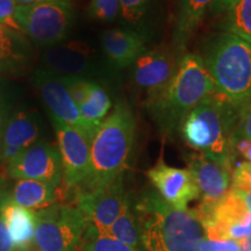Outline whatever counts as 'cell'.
I'll use <instances>...</instances> for the list:
<instances>
[{"mask_svg": "<svg viewBox=\"0 0 251 251\" xmlns=\"http://www.w3.org/2000/svg\"><path fill=\"white\" fill-rule=\"evenodd\" d=\"M120 12V0H91L87 6V15L98 21L114 20Z\"/></svg>", "mask_w": 251, "mask_h": 251, "instance_id": "cell-28", "label": "cell"}, {"mask_svg": "<svg viewBox=\"0 0 251 251\" xmlns=\"http://www.w3.org/2000/svg\"><path fill=\"white\" fill-rule=\"evenodd\" d=\"M43 69L58 76L85 77L96 67L94 54L84 41H69L49 47L43 52Z\"/></svg>", "mask_w": 251, "mask_h": 251, "instance_id": "cell-16", "label": "cell"}, {"mask_svg": "<svg viewBox=\"0 0 251 251\" xmlns=\"http://www.w3.org/2000/svg\"><path fill=\"white\" fill-rule=\"evenodd\" d=\"M50 120L56 133L62 159L63 185L69 193H72L89 174L92 139L55 117H50Z\"/></svg>", "mask_w": 251, "mask_h": 251, "instance_id": "cell-9", "label": "cell"}, {"mask_svg": "<svg viewBox=\"0 0 251 251\" xmlns=\"http://www.w3.org/2000/svg\"><path fill=\"white\" fill-rule=\"evenodd\" d=\"M146 175L156 192L169 205L179 211H187L188 203L200 199L199 188L191 171L168 165L163 156H159L155 165Z\"/></svg>", "mask_w": 251, "mask_h": 251, "instance_id": "cell-13", "label": "cell"}, {"mask_svg": "<svg viewBox=\"0 0 251 251\" xmlns=\"http://www.w3.org/2000/svg\"><path fill=\"white\" fill-rule=\"evenodd\" d=\"M19 5H31V4H40V2L47 1H55V0H15Z\"/></svg>", "mask_w": 251, "mask_h": 251, "instance_id": "cell-40", "label": "cell"}, {"mask_svg": "<svg viewBox=\"0 0 251 251\" xmlns=\"http://www.w3.org/2000/svg\"><path fill=\"white\" fill-rule=\"evenodd\" d=\"M75 8L71 0H55L31 5H19L17 21L23 33L40 47L64 42L74 26Z\"/></svg>", "mask_w": 251, "mask_h": 251, "instance_id": "cell-6", "label": "cell"}, {"mask_svg": "<svg viewBox=\"0 0 251 251\" xmlns=\"http://www.w3.org/2000/svg\"><path fill=\"white\" fill-rule=\"evenodd\" d=\"M234 135L251 140V96L238 106L237 125Z\"/></svg>", "mask_w": 251, "mask_h": 251, "instance_id": "cell-30", "label": "cell"}, {"mask_svg": "<svg viewBox=\"0 0 251 251\" xmlns=\"http://www.w3.org/2000/svg\"><path fill=\"white\" fill-rule=\"evenodd\" d=\"M178 63L174 56L162 49H147L133 64L134 83L147 92V98L151 97L171 80L177 71Z\"/></svg>", "mask_w": 251, "mask_h": 251, "instance_id": "cell-17", "label": "cell"}, {"mask_svg": "<svg viewBox=\"0 0 251 251\" xmlns=\"http://www.w3.org/2000/svg\"><path fill=\"white\" fill-rule=\"evenodd\" d=\"M134 207L143 251H200L205 230L188 209L175 208L153 190L144 191Z\"/></svg>", "mask_w": 251, "mask_h": 251, "instance_id": "cell-3", "label": "cell"}, {"mask_svg": "<svg viewBox=\"0 0 251 251\" xmlns=\"http://www.w3.org/2000/svg\"><path fill=\"white\" fill-rule=\"evenodd\" d=\"M9 179H31L58 187L63 183V165L57 146L40 141L5 165Z\"/></svg>", "mask_w": 251, "mask_h": 251, "instance_id": "cell-11", "label": "cell"}, {"mask_svg": "<svg viewBox=\"0 0 251 251\" xmlns=\"http://www.w3.org/2000/svg\"><path fill=\"white\" fill-rule=\"evenodd\" d=\"M18 6L15 0H0V25L23 33L17 21Z\"/></svg>", "mask_w": 251, "mask_h": 251, "instance_id": "cell-32", "label": "cell"}, {"mask_svg": "<svg viewBox=\"0 0 251 251\" xmlns=\"http://www.w3.org/2000/svg\"><path fill=\"white\" fill-rule=\"evenodd\" d=\"M214 0H179L172 36V45L177 55L184 51L193 34L201 24L203 17L209 12Z\"/></svg>", "mask_w": 251, "mask_h": 251, "instance_id": "cell-20", "label": "cell"}, {"mask_svg": "<svg viewBox=\"0 0 251 251\" xmlns=\"http://www.w3.org/2000/svg\"><path fill=\"white\" fill-rule=\"evenodd\" d=\"M187 169L192 174L200 192V203L188 211L203 228L216 205L230 191L233 171L201 152L187 157Z\"/></svg>", "mask_w": 251, "mask_h": 251, "instance_id": "cell-8", "label": "cell"}, {"mask_svg": "<svg viewBox=\"0 0 251 251\" xmlns=\"http://www.w3.org/2000/svg\"><path fill=\"white\" fill-rule=\"evenodd\" d=\"M200 251H238V243L234 240H209L203 238Z\"/></svg>", "mask_w": 251, "mask_h": 251, "instance_id": "cell-33", "label": "cell"}, {"mask_svg": "<svg viewBox=\"0 0 251 251\" xmlns=\"http://www.w3.org/2000/svg\"><path fill=\"white\" fill-rule=\"evenodd\" d=\"M213 93L214 83L201 56L185 54L164 89L147 98L146 107L159 131L172 136L188 113Z\"/></svg>", "mask_w": 251, "mask_h": 251, "instance_id": "cell-2", "label": "cell"}, {"mask_svg": "<svg viewBox=\"0 0 251 251\" xmlns=\"http://www.w3.org/2000/svg\"><path fill=\"white\" fill-rule=\"evenodd\" d=\"M233 151L237 152L246 159V162L251 163V140L242 136L233 137Z\"/></svg>", "mask_w": 251, "mask_h": 251, "instance_id": "cell-35", "label": "cell"}, {"mask_svg": "<svg viewBox=\"0 0 251 251\" xmlns=\"http://www.w3.org/2000/svg\"><path fill=\"white\" fill-rule=\"evenodd\" d=\"M18 99L17 89L4 76H0V143L12 112L14 111Z\"/></svg>", "mask_w": 251, "mask_h": 251, "instance_id": "cell-27", "label": "cell"}, {"mask_svg": "<svg viewBox=\"0 0 251 251\" xmlns=\"http://www.w3.org/2000/svg\"><path fill=\"white\" fill-rule=\"evenodd\" d=\"M237 114L238 106L213 93L188 113L179 131L191 148L233 171V137Z\"/></svg>", "mask_w": 251, "mask_h": 251, "instance_id": "cell-4", "label": "cell"}, {"mask_svg": "<svg viewBox=\"0 0 251 251\" xmlns=\"http://www.w3.org/2000/svg\"><path fill=\"white\" fill-rule=\"evenodd\" d=\"M203 230L209 240L238 241L251 235V212L233 188L216 205Z\"/></svg>", "mask_w": 251, "mask_h": 251, "instance_id": "cell-14", "label": "cell"}, {"mask_svg": "<svg viewBox=\"0 0 251 251\" xmlns=\"http://www.w3.org/2000/svg\"><path fill=\"white\" fill-rule=\"evenodd\" d=\"M12 184L9 178L0 177V213L9 205V197H11Z\"/></svg>", "mask_w": 251, "mask_h": 251, "instance_id": "cell-36", "label": "cell"}, {"mask_svg": "<svg viewBox=\"0 0 251 251\" xmlns=\"http://www.w3.org/2000/svg\"><path fill=\"white\" fill-rule=\"evenodd\" d=\"M215 86V93L240 106L251 96V46L227 31L216 35L202 58Z\"/></svg>", "mask_w": 251, "mask_h": 251, "instance_id": "cell-5", "label": "cell"}, {"mask_svg": "<svg viewBox=\"0 0 251 251\" xmlns=\"http://www.w3.org/2000/svg\"><path fill=\"white\" fill-rule=\"evenodd\" d=\"M112 102L109 96L99 84L91 80L86 100L79 106L81 117L94 127H99L107 118Z\"/></svg>", "mask_w": 251, "mask_h": 251, "instance_id": "cell-24", "label": "cell"}, {"mask_svg": "<svg viewBox=\"0 0 251 251\" xmlns=\"http://www.w3.org/2000/svg\"><path fill=\"white\" fill-rule=\"evenodd\" d=\"M146 36L136 30L114 28L102 34L101 46L108 62L115 69L133 65L147 50Z\"/></svg>", "mask_w": 251, "mask_h": 251, "instance_id": "cell-18", "label": "cell"}, {"mask_svg": "<svg viewBox=\"0 0 251 251\" xmlns=\"http://www.w3.org/2000/svg\"><path fill=\"white\" fill-rule=\"evenodd\" d=\"M87 222L76 205L55 202L35 211L37 251H77Z\"/></svg>", "mask_w": 251, "mask_h": 251, "instance_id": "cell-7", "label": "cell"}, {"mask_svg": "<svg viewBox=\"0 0 251 251\" xmlns=\"http://www.w3.org/2000/svg\"><path fill=\"white\" fill-rule=\"evenodd\" d=\"M233 190L235 191V193H236L237 196L240 197L241 199H242V201L244 202V205H246L247 208L251 212V191L235 190V188H233Z\"/></svg>", "mask_w": 251, "mask_h": 251, "instance_id": "cell-38", "label": "cell"}, {"mask_svg": "<svg viewBox=\"0 0 251 251\" xmlns=\"http://www.w3.org/2000/svg\"><path fill=\"white\" fill-rule=\"evenodd\" d=\"M238 0H214L209 9V13L214 15H221L227 13Z\"/></svg>", "mask_w": 251, "mask_h": 251, "instance_id": "cell-37", "label": "cell"}, {"mask_svg": "<svg viewBox=\"0 0 251 251\" xmlns=\"http://www.w3.org/2000/svg\"><path fill=\"white\" fill-rule=\"evenodd\" d=\"M135 137L136 119L134 113L127 103L118 102L94 134L89 174L79 187L71 193L72 199L124 177L133 152Z\"/></svg>", "mask_w": 251, "mask_h": 251, "instance_id": "cell-1", "label": "cell"}, {"mask_svg": "<svg viewBox=\"0 0 251 251\" xmlns=\"http://www.w3.org/2000/svg\"><path fill=\"white\" fill-rule=\"evenodd\" d=\"M77 251H143L120 242L107 233L87 225Z\"/></svg>", "mask_w": 251, "mask_h": 251, "instance_id": "cell-26", "label": "cell"}, {"mask_svg": "<svg viewBox=\"0 0 251 251\" xmlns=\"http://www.w3.org/2000/svg\"><path fill=\"white\" fill-rule=\"evenodd\" d=\"M152 0H120V14L127 23L137 25L148 13Z\"/></svg>", "mask_w": 251, "mask_h": 251, "instance_id": "cell-29", "label": "cell"}, {"mask_svg": "<svg viewBox=\"0 0 251 251\" xmlns=\"http://www.w3.org/2000/svg\"><path fill=\"white\" fill-rule=\"evenodd\" d=\"M42 121L35 109L15 107L6 124L0 143V164L9 161L40 142Z\"/></svg>", "mask_w": 251, "mask_h": 251, "instance_id": "cell-15", "label": "cell"}, {"mask_svg": "<svg viewBox=\"0 0 251 251\" xmlns=\"http://www.w3.org/2000/svg\"><path fill=\"white\" fill-rule=\"evenodd\" d=\"M107 234L127 246L143 250L140 221L136 211H135L134 202L131 201V198L125 206L120 216L108 229Z\"/></svg>", "mask_w": 251, "mask_h": 251, "instance_id": "cell-23", "label": "cell"}, {"mask_svg": "<svg viewBox=\"0 0 251 251\" xmlns=\"http://www.w3.org/2000/svg\"><path fill=\"white\" fill-rule=\"evenodd\" d=\"M129 199V193L125 188L124 177H121L107 186L75 197L74 205L84 215L87 225L107 233Z\"/></svg>", "mask_w": 251, "mask_h": 251, "instance_id": "cell-12", "label": "cell"}, {"mask_svg": "<svg viewBox=\"0 0 251 251\" xmlns=\"http://www.w3.org/2000/svg\"><path fill=\"white\" fill-rule=\"evenodd\" d=\"M238 251H251V235L237 241Z\"/></svg>", "mask_w": 251, "mask_h": 251, "instance_id": "cell-39", "label": "cell"}, {"mask_svg": "<svg viewBox=\"0 0 251 251\" xmlns=\"http://www.w3.org/2000/svg\"><path fill=\"white\" fill-rule=\"evenodd\" d=\"M2 214L17 250L34 246L35 212L20 206L7 205Z\"/></svg>", "mask_w": 251, "mask_h": 251, "instance_id": "cell-22", "label": "cell"}, {"mask_svg": "<svg viewBox=\"0 0 251 251\" xmlns=\"http://www.w3.org/2000/svg\"><path fill=\"white\" fill-rule=\"evenodd\" d=\"M231 188L251 191V163L241 162L231 172Z\"/></svg>", "mask_w": 251, "mask_h": 251, "instance_id": "cell-31", "label": "cell"}, {"mask_svg": "<svg viewBox=\"0 0 251 251\" xmlns=\"http://www.w3.org/2000/svg\"><path fill=\"white\" fill-rule=\"evenodd\" d=\"M57 187L40 180L18 179L12 185L9 205L40 211L57 202Z\"/></svg>", "mask_w": 251, "mask_h": 251, "instance_id": "cell-21", "label": "cell"}, {"mask_svg": "<svg viewBox=\"0 0 251 251\" xmlns=\"http://www.w3.org/2000/svg\"><path fill=\"white\" fill-rule=\"evenodd\" d=\"M224 15V31L234 34L251 46V0H238Z\"/></svg>", "mask_w": 251, "mask_h": 251, "instance_id": "cell-25", "label": "cell"}, {"mask_svg": "<svg viewBox=\"0 0 251 251\" xmlns=\"http://www.w3.org/2000/svg\"><path fill=\"white\" fill-rule=\"evenodd\" d=\"M0 251H17L2 212L0 213Z\"/></svg>", "mask_w": 251, "mask_h": 251, "instance_id": "cell-34", "label": "cell"}, {"mask_svg": "<svg viewBox=\"0 0 251 251\" xmlns=\"http://www.w3.org/2000/svg\"><path fill=\"white\" fill-rule=\"evenodd\" d=\"M17 251H37L36 248L34 246H30L28 248H25V249H20V250H17Z\"/></svg>", "mask_w": 251, "mask_h": 251, "instance_id": "cell-41", "label": "cell"}, {"mask_svg": "<svg viewBox=\"0 0 251 251\" xmlns=\"http://www.w3.org/2000/svg\"><path fill=\"white\" fill-rule=\"evenodd\" d=\"M31 83L47 106L50 117H55L93 140L94 134L99 127L90 125L81 117L77 103L74 101L58 75L52 74L46 69H37L31 77Z\"/></svg>", "mask_w": 251, "mask_h": 251, "instance_id": "cell-10", "label": "cell"}, {"mask_svg": "<svg viewBox=\"0 0 251 251\" xmlns=\"http://www.w3.org/2000/svg\"><path fill=\"white\" fill-rule=\"evenodd\" d=\"M33 61L30 41L24 33L0 25V76L20 75Z\"/></svg>", "mask_w": 251, "mask_h": 251, "instance_id": "cell-19", "label": "cell"}]
</instances>
